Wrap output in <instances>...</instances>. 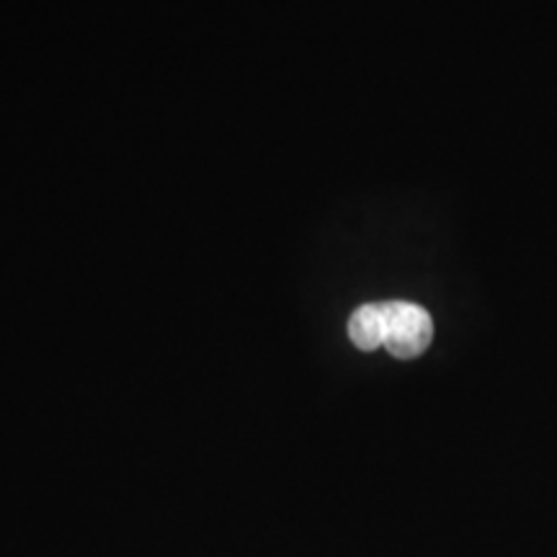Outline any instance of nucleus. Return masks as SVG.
<instances>
[{"mask_svg": "<svg viewBox=\"0 0 557 557\" xmlns=\"http://www.w3.org/2000/svg\"><path fill=\"white\" fill-rule=\"evenodd\" d=\"M385 318V348L398 359H416L434 338V323L421 305L380 302Z\"/></svg>", "mask_w": 557, "mask_h": 557, "instance_id": "1", "label": "nucleus"}, {"mask_svg": "<svg viewBox=\"0 0 557 557\" xmlns=\"http://www.w3.org/2000/svg\"><path fill=\"white\" fill-rule=\"evenodd\" d=\"M348 336L354 346L361 351H374L385 346V318H382V305H361L348 320Z\"/></svg>", "mask_w": 557, "mask_h": 557, "instance_id": "2", "label": "nucleus"}]
</instances>
